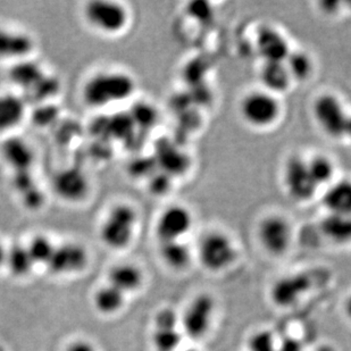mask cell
Segmentation results:
<instances>
[{
    "mask_svg": "<svg viewBox=\"0 0 351 351\" xmlns=\"http://www.w3.org/2000/svg\"><path fill=\"white\" fill-rule=\"evenodd\" d=\"M3 156L7 164L21 172H27L34 162V152L31 147L23 140L17 138L3 143Z\"/></svg>",
    "mask_w": 351,
    "mask_h": 351,
    "instance_id": "44dd1931",
    "label": "cell"
},
{
    "mask_svg": "<svg viewBox=\"0 0 351 351\" xmlns=\"http://www.w3.org/2000/svg\"><path fill=\"white\" fill-rule=\"evenodd\" d=\"M10 77L14 84L23 88L27 93H31L43 82L47 74L39 64L25 60L14 64Z\"/></svg>",
    "mask_w": 351,
    "mask_h": 351,
    "instance_id": "d6986e66",
    "label": "cell"
},
{
    "mask_svg": "<svg viewBox=\"0 0 351 351\" xmlns=\"http://www.w3.org/2000/svg\"><path fill=\"white\" fill-rule=\"evenodd\" d=\"M0 351H6L5 348H3V346H0Z\"/></svg>",
    "mask_w": 351,
    "mask_h": 351,
    "instance_id": "f35d334b",
    "label": "cell"
},
{
    "mask_svg": "<svg viewBox=\"0 0 351 351\" xmlns=\"http://www.w3.org/2000/svg\"><path fill=\"white\" fill-rule=\"evenodd\" d=\"M346 136H348L349 139L351 140V117L349 119L348 126H347V132H346Z\"/></svg>",
    "mask_w": 351,
    "mask_h": 351,
    "instance_id": "8d00e7d4",
    "label": "cell"
},
{
    "mask_svg": "<svg viewBox=\"0 0 351 351\" xmlns=\"http://www.w3.org/2000/svg\"><path fill=\"white\" fill-rule=\"evenodd\" d=\"M110 285L119 291H134L143 285V274L138 266L132 264H119L110 269L108 275Z\"/></svg>",
    "mask_w": 351,
    "mask_h": 351,
    "instance_id": "ffe728a7",
    "label": "cell"
},
{
    "mask_svg": "<svg viewBox=\"0 0 351 351\" xmlns=\"http://www.w3.org/2000/svg\"><path fill=\"white\" fill-rule=\"evenodd\" d=\"M283 181L287 193L295 202H308L319 189L309 172L307 160L300 157H292L287 162Z\"/></svg>",
    "mask_w": 351,
    "mask_h": 351,
    "instance_id": "ba28073f",
    "label": "cell"
},
{
    "mask_svg": "<svg viewBox=\"0 0 351 351\" xmlns=\"http://www.w3.org/2000/svg\"><path fill=\"white\" fill-rule=\"evenodd\" d=\"M193 226V216L189 209L181 205L169 206L157 219V238L160 242L182 241Z\"/></svg>",
    "mask_w": 351,
    "mask_h": 351,
    "instance_id": "30bf717a",
    "label": "cell"
},
{
    "mask_svg": "<svg viewBox=\"0 0 351 351\" xmlns=\"http://www.w3.org/2000/svg\"><path fill=\"white\" fill-rule=\"evenodd\" d=\"M182 337L178 328H156L154 333V346L157 351H176Z\"/></svg>",
    "mask_w": 351,
    "mask_h": 351,
    "instance_id": "f1b7e54d",
    "label": "cell"
},
{
    "mask_svg": "<svg viewBox=\"0 0 351 351\" xmlns=\"http://www.w3.org/2000/svg\"><path fill=\"white\" fill-rule=\"evenodd\" d=\"M313 115L319 129L332 139L346 136L349 117L338 97L323 93L315 99Z\"/></svg>",
    "mask_w": 351,
    "mask_h": 351,
    "instance_id": "8992f818",
    "label": "cell"
},
{
    "mask_svg": "<svg viewBox=\"0 0 351 351\" xmlns=\"http://www.w3.org/2000/svg\"><path fill=\"white\" fill-rule=\"evenodd\" d=\"M136 80L122 71H101L83 84L82 99L95 110L124 103L134 95Z\"/></svg>",
    "mask_w": 351,
    "mask_h": 351,
    "instance_id": "6da1fadb",
    "label": "cell"
},
{
    "mask_svg": "<svg viewBox=\"0 0 351 351\" xmlns=\"http://www.w3.org/2000/svg\"><path fill=\"white\" fill-rule=\"evenodd\" d=\"M307 164H308L309 172L312 174L313 179L318 188L332 182L335 169L331 159L323 155H317L307 160Z\"/></svg>",
    "mask_w": 351,
    "mask_h": 351,
    "instance_id": "4316f807",
    "label": "cell"
},
{
    "mask_svg": "<svg viewBox=\"0 0 351 351\" xmlns=\"http://www.w3.org/2000/svg\"><path fill=\"white\" fill-rule=\"evenodd\" d=\"M215 300L208 293H200L191 300L181 318L183 331L190 339L200 340L212 328Z\"/></svg>",
    "mask_w": 351,
    "mask_h": 351,
    "instance_id": "52a82bcc",
    "label": "cell"
},
{
    "mask_svg": "<svg viewBox=\"0 0 351 351\" xmlns=\"http://www.w3.org/2000/svg\"><path fill=\"white\" fill-rule=\"evenodd\" d=\"M88 263V254L82 245L69 242L55 247L53 256L47 264L53 274H70L79 272Z\"/></svg>",
    "mask_w": 351,
    "mask_h": 351,
    "instance_id": "4fadbf2b",
    "label": "cell"
},
{
    "mask_svg": "<svg viewBox=\"0 0 351 351\" xmlns=\"http://www.w3.org/2000/svg\"><path fill=\"white\" fill-rule=\"evenodd\" d=\"M321 229L331 241L337 243L351 241V216L328 214V217L323 219Z\"/></svg>",
    "mask_w": 351,
    "mask_h": 351,
    "instance_id": "603a6c76",
    "label": "cell"
},
{
    "mask_svg": "<svg viewBox=\"0 0 351 351\" xmlns=\"http://www.w3.org/2000/svg\"><path fill=\"white\" fill-rule=\"evenodd\" d=\"M249 351H278L274 335L269 331L256 332L248 341Z\"/></svg>",
    "mask_w": 351,
    "mask_h": 351,
    "instance_id": "4dcf8cb0",
    "label": "cell"
},
{
    "mask_svg": "<svg viewBox=\"0 0 351 351\" xmlns=\"http://www.w3.org/2000/svg\"><path fill=\"white\" fill-rule=\"evenodd\" d=\"M133 113L131 115L133 123L136 126H143L145 129H152L156 124L157 112L153 106L148 104H140L133 108Z\"/></svg>",
    "mask_w": 351,
    "mask_h": 351,
    "instance_id": "f546056e",
    "label": "cell"
},
{
    "mask_svg": "<svg viewBox=\"0 0 351 351\" xmlns=\"http://www.w3.org/2000/svg\"><path fill=\"white\" fill-rule=\"evenodd\" d=\"M97 311L103 314H114L119 312L124 304V293L112 285L99 289L93 299Z\"/></svg>",
    "mask_w": 351,
    "mask_h": 351,
    "instance_id": "d4e9b609",
    "label": "cell"
},
{
    "mask_svg": "<svg viewBox=\"0 0 351 351\" xmlns=\"http://www.w3.org/2000/svg\"><path fill=\"white\" fill-rule=\"evenodd\" d=\"M34 48V40L30 34L0 27V60L19 63L27 60Z\"/></svg>",
    "mask_w": 351,
    "mask_h": 351,
    "instance_id": "8fae6325",
    "label": "cell"
},
{
    "mask_svg": "<svg viewBox=\"0 0 351 351\" xmlns=\"http://www.w3.org/2000/svg\"><path fill=\"white\" fill-rule=\"evenodd\" d=\"M179 318L172 309H162L156 316V328H176Z\"/></svg>",
    "mask_w": 351,
    "mask_h": 351,
    "instance_id": "d6a6232c",
    "label": "cell"
},
{
    "mask_svg": "<svg viewBox=\"0 0 351 351\" xmlns=\"http://www.w3.org/2000/svg\"><path fill=\"white\" fill-rule=\"evenodd\" d=\"M285 64L292 81H306L312 74V58L304 51H291L288 58L285 60Z\"/></svg>",
    "mask_w": 351,
    "mask_h": 351,
    "instance_id": "484cf974",
    "label": "cell"
},
{
    "mask_svg": "<svg viewBox=\"0 0 351 351\" xmlns=\"http://www.w3.org/2000/svg\"><path fill=\"white\" fill-rule=\"evenodd\" d=\"M256 46L264 62H285L291 53L287 39L273 27L259 30Z\"/></svg>",
    "mask_w": 351,
    "mask_h": 351,
    "instance_id": "5bb4252c",
    "label": "cell"
},
{
    "mask_svg": "<svg viewBox=\"0 0 351 351\" xmlns=\"http://www.w3.org/2000/svg\"><path fill=\"white\" fill-rule=\"evenodd\" d=\"M55 247L56 245H53V242L50 241V239L47 238L46 235L34 237L27 245V250H29L31 258L34 261V265L36 264L47 265L53 256Z\"/></svg>",
    "mask_w": 351,
    "mask_h": 351,
    "instance_id": "83f0119b",
    "label": "cell"
},
{
    "mask_svg": "<svg viewBox=\"0 0 351 351\" xmlns=\"http://www.w3.org/2000/svg\"><path fill=\"white\" fill-rule=\"evenodd\" d=\"M323 204L332 215L351 216V180L345 179L328 186Z\"/></svg>",
    "mask_w": 351,
    "mask_h": 351,
    "instance_id": "9a60e30c",
    "label": "cell"
},
{
    "mask_svg": "<svg viewBox=\"0 0 351 351\" xmlns=\"http://www.w3.org/2000/svg\"><path fill=\"white\" fill-rule=\"evenodd\" d=\"M278 351H302V346L299 345V342L288 340L278 346Z\"/></svg>",
    "mask_w": 351,
    "mask_h": 351,
    "instance_id": "e575fe53",
    "label": "cell"
},
{
    "mask_svg": "<svg viewBox=\"0 0 351 351\" xmlns=\"http://www.w3.org/2000/svg\"><path fill=\"white\" fill-rule=\"evenodd\" d=\"M53 186L60 198L65 202H77L89 193V180L81 169L70 167L57 173Z\"/></svg>",
    "mask_w": 351,
    "mask_h": 351,
    "instance_id": "7c38bea8",
    "label": "cell"
},
{
    "mask_svg": "<svg viewBox=\"0 0 351 351\" xmlns=\"http://www.w3.org/2000/svg\"><path fill=\"white\" fill-rule=\"evenodd\" d=\"M183 351H199V350H195V349H186V350H183Z\"/></svg>",
    "mask_w": 351,
    "mask_h": 351,
    "instance_id": "74e56055",
    "label": "cell"
},
{
    "mask_svg": "<svg viewBox=\"0 0 351 351\" xmlns=\"http://www.w3.org/2000/svg\"><path fill=\"white\" fill-rule=\"evenodd\" d=\"M25 117V101L15 93L0 95V132L17 129Z\"/></svg>",
    "mask_w": 351,
    "mask_h": 351,
    "instance_id": "2e32d148",
    "label": "cell"
},
{
    "mask_svg": "<svg viewBox=\"0 0 351 351\" xmlns=\"http://www.w3.org/2000/svg\"><path fill=\"white\" fill-rule=\"evenodd\" d=\"M7 249L3 247V243L0 242V267L6 264Z\"/></svg>",
    "mask_w": 351,
    "mask_h": 351,
    "instance_id": "d590c367",
    "label": "cell"
},
{
    "mask_svg": "<svg viewBox=\"0 0 351 351\" xmlns=\"http://www.w3.org/2000/svg\"><path fill=\"white\" fill-rule=\"evenodd\" d=\"M138 213L132 206H114L100 228V239L112 249H124L131 243L136 232Z\"/></svg>",
    "mask_w": 351,
    "mask_h": 351,
    "instance_id": "3957f363",
    "label": "cell"
},
{
    "mask_svg": "<svg viewBox=\"0 0 351 351\" xmlns=\"http://www.w3.org/2000/svg\"><path fill=\"white\" fill-rule=\"evenodd\" d=\"M83 16L93 30L106 36L122 34L130 21L128 8L113 0H93L86 3Z\"/></svg>",
    "mask_w": 351,
    "mask_h": 351,
    "instance_id": "7a4b0ae2",
    "label": "cell"
},
{
    "mask_svg": "<svg viewBox=\"0 0 351 351\" xmlns=\"http://www.w3.org/2000/svg\"><path fill=\"white\" fill-rule=\"evenodd\" d=\"M188 13L193 20L207 22L212 19V7L205 1H193L188 5Z\"/></svg>",
    "mask_w": 351,
    "mask_h": 351,
    "instance_id": "1f68e13d",
    "label": "cell"
},
{
    "mask_svg": "<svg viewBox=\"0 0 351 351\" xmlns=\"http://www.w3.org/2000/svg\"><path fill=\"white\" fill-rule=\"evenodd\" d=\"M160 257L162 262L174 271H182L190 265L191 250L182 241L162 242Z\"/></svg>",
    "mask_w": 351,
    "mask_h": 351,
    "instance_id": "7402d4cb",
    "label": "cell"
},
{
    "mask_svg": "<svg viewBox=\"0 0 351 351\" xmlns=\"http://www.w3.org/2000/svg\"><path fill=\"white\" fill-rule=\"evenodd\" d=\"M237 249L232 239L226 233L210 231L198 243L199 262L209 272H222L232 265Z\"/></svg>",
    "mask_w": 351,
    "mask_h": 351,
    "instance_id": "5b68a950",
    "label": "cell"
},
{
    "mask_svg": "<svg viewBox=\"0 0 351 351\" xmlns=\"http://www.w3.org/2000/svg\"><path fill=\"white\" fill-rule=\"evenodd\" d=\"M66 351H95L93 345H90L89 342L77 341L70 345Z\"/></svg>",
    "mask_w": 351,
    "mask_h": 351,
    "instance_id": "836d02e7",
    "label": "cell"
},
{
    "mask_svg": "<svg viewBox=\"0 0 351 351\" xmlns=\"http://www.w3.org/2000/svg\"><path fill=\"white\" fill-rule=\"evenodd\" d=\"M257 237L266 252L271 255L281 256L291 245L292 228L288 219L282 216H267L259 223Z\"/></svg>",
    "mask_w": 351,
    "mask_h": 351,
    "instance_id": "9c48e42d",
    "label": "cell"
},
{
    "mask_svg": "<svg viewBox=\"0 0 351 351\" xmlns=\"http://www.w3.org/2000/svg\"><path fill=\"white\" fill-rule=\"evenodd\" d=\"M6 265L15 276H25L34 269V263L31 258L27 247L14 245L7 250Z\"/></svg>",
    "mask_w": 351,
    "mask_h": 351,
    "instance_id": "cb8c5ba5",
    "label": "cell"
},
{
    "mask_svg": "<svg viewBox=\"0 0 351 351\" xmlns=\"http://www.w3.org/2000/svg\"><path fill=\"white\" fill-rule=\"evenodd\" d=\"M259 79L264 90L275 96L276 93L287 91L292 82L285 62H264L259 72Z\"/></svg>",
    "mask_w": 351,
    "mask_h": 351,
    "instance_id": "e0dca14e",
    "label": "cell"
},
{
    "mask_svg": "<svg viewBox=\"0 0 351 351\" xmlns=\"http://www.w3.org/2000/svg\"><path fill=\"white\" fill-rule=\"evenodd\" d=\"M240 114L248 125L255 129H267L278 122L281 105L273 93L264 89L255 90L242 98Z\"/></svg>",
    "mask_w": 351,
    "mask_h": 351,
    "instance_id": "277c9868",
    "label": "cell"
},
{
    "mask_svg": "<svg viewBox=\"0 0 351 351\" xmlns=\"http://www.w3.org/2000/svg\"><path fill=\"white\" fill-rule=\"evenodd\" d=\"M311 282L302 275L282 278L273 288L272 297L278 305L290 306L309 288Z\"/></svg>",
    "mask_w": 351,
    "mask_h": 351,
    "instance_id": "ac0fdd59",
    "label": "cell"
}]
</instances>
